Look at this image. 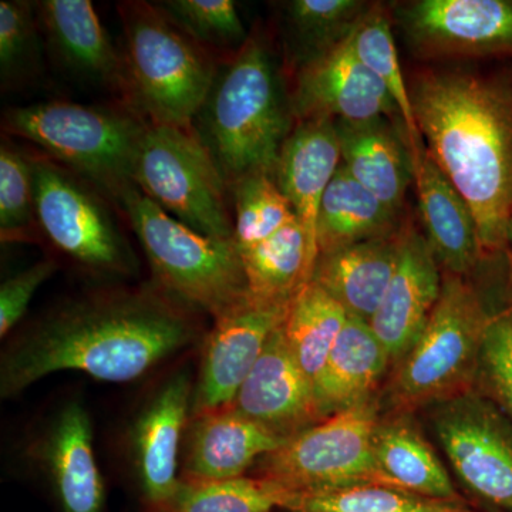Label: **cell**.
Returning <instances> with one entry per match:
<instances>
[{
  "label": "cell",
  "mask_w": 512,
  "mask_h": 512,
  "mask_svg": "<svg viewBox=\"0 0 512 512\" xmlns=\"http://www.w3.org/2000/svg\"><path fill=\"white\" fill-rule=\"evenodd\" d=\"M197 335L188 306L157 285L96 293L60 306L10 343L0 366V394L18 396L64 370L131 382Z\"/></svg>",
  "instance_id": "cell-1"
},
{
  "label": "cell",
  "mask_w": 512,
  "mask_h": 512,
  "mask_svg": "<svg viewBox=\"0 0 512 512\" xmlns=\"http://www.w3.org/2000/svg\"><path fill=\"white\" fill-rule=\"evenodd\" d=\"M427 153L476 218L483 255L508 248L512 218V90L466 72L426 73L410 86Z\"/></svg>",
  "instance_id": "cell-2"
},
{
  "label": "cell",
  "mask_w": 512,
  "mask_h": 512,
  "mask_svg": "<svg viewBox=\"0 0 512 512\" xmlns=\"http://www.w3.org/2000/svg\"><path fill=\"white\" fill-rule=\"evenodd\" d=\"M293 120L291 97L285 96L268 47L259 37L249 36L217 67L191 130L231 188L249 175L275 177Z\"/></svg>",
  "instance_id": "cell-3"
},
{
  "label": "cell",
  "mask_w": 512,
  "mask_h": 512,
  "mask_svg": "<svg viewBox=\"0 0 512 512\" xmlns=\"http://www.w3.org/2000/svg\"><path fill=\"white\" fill-rule=\"evenodd\" d=\"M3 127L42 148L116 204L128 188L136 187L134 168L148 128L136 114L45 101L9 109Z\"/></svg>",
  "instance_id": "cell-4"
},
{
  "label": "cell",
  "mask_w": 512,
  "mask_h": 512,
  "mask_svg": "<svg viewBox=\"0 0 512 512\" xmlns=\"http://www.w3.org/2000/svg\"><path fill=\"white\" fill-rule=\"evenodd\" d=\"M128 100L156 126L191 128L217 72L208 49L154 3L120 5Z\"/></svg>",
  "instance_id": "cell-5"
},
{
  "label": "cell",
  "mask_w": 512,
  "mask_h": 512,
  "mask_svg": "<svg viewBox=\"0 0 512 512\" xmlns=\"http://www.w3.org/2000/svg\"><path fill=\"white\" fill-rule=\"evenodd\" d=\"M117 205L146 252L158 288L214 319L247 298V278L235 241L187 227L137 187L128 188Z\"/></svg>",
  "instance_id": "cell-6"
},
{
  "label": "cell",
  "mask_w": 512,
  "mask_h": 512,
  "mask_svg": "<svg viewBox=\"0 0 512 512\" xmlns=\"http://www.w3.org/2000/svg\"><path fill=\"white\" fill-rule=\"evenodd\" d=\"M493 319L473 286L446 274L423 332L397 363L390 393L394 406L406 413L473 389Z\"/></svg>",
  "instance_id": "cell-7"
},
{
  "label": "cell",
  "mask_w": 512,
  "mask_h": 512,
  "mask_svg": "<svg viewBox=\"0 0 512 512\" xmlns=\"http://www.w3.org/2000/svg\"><path fill=\"white\" fill-rule=\"evenodd\" d=\"M134 185L158 207L208 237L234 241L229 185L191 128L148 123Z\"/></svg>",
  "instance_id": "cell-8"
},
{
  "label": "cell",
  "mask_w": 512,
  "mask_h": 512,
  "mask_svg": "<svg viewBox=\"0 0 512 512\" xmlns=\"http://www.w3.org/2000/svg\"><path fill=\"white\" fill-rule=\"evenodd\" d=\"M380 417L372 400L326 417L259 460L265 480L288 491L389 485L373 454Z\"/></svg>",
  "instance_id": "cell-9"
},
{
  "label": "cell",
  "mask_w": 512,
  "mask_h": 512,
  "mask_svg": "<svg viewBox=\"0 0 512 512\" xmlns=\"http://www.w3.org/2000/svg\"><path fill=\"white\" fill-rule=\"evenodd\" d=\"M30 164L40 231L86 268L131 274L133 254L99 191L47 156L32 157Z\"/></svg>",
  "instance_id": "cell-10"
},
{
  "label": "cell",
  "mask_w": 512,
  "mask_h": 512,
  "mask_svg": "<svg viewBox=\"0 0 512 512\" xmlns=\"http://www.w3.org/2000/svg\"><path fill=\"white\" fill-rule=\"evenodd\" d=\"M434 433L458 480L471 494L512 512V421L480 390L436 404Z\"/></svg>",
  "instance_id": "cell-11"
},
{
  "label": "cell",
  "mask_w": 512,
  "mask_h": 512,
  "mask_svg": "<svg viewBox=\"0 0 512 512\" xmlns=\"http://www.w3.org/2000/svg\"><path fill=\"white\" fill-rule=\"evenodd\" d=\"M291 305L248 295L215 318L192 396L194 416L232 406L269 339L284 325Z\"/></svg>",
  "instance_id": "cell-12"
},
{
  "label": "cell",
  "mask_w": 512,
  "mask_h": 512,
  "mask_svg": "<svg viewBox=\"0 0 512 512\" xmlns=\"http://www.w3.org/2000/svg\"><path fill=\"white\" fill-rule=\"evenodd\" d=\"M291 107L298 123L400 120L386 87L356 56L350 36L299 67Z\"/></svg>",
  "instance_id": "cell-13"
},
{
  "label": "cell",
  "mask_w": 512,
  "mask_h": 512,
  "mask_svg": "<svg viewBox=\"0 0 512 512\" xmlns=\"http://www.w3.org/2000/svg\"><path fill=\"white\" fill-rule=\"evenodd\" d=\"M404 35L426 56L512 52V0H416L397 13Z\"/></svg>",
  "instance_id": "cell-14"
},
{
  "label": "cell",
  "mask_w": 512,
  "mask_h": 512,
  "mask_svg": "<svg viewBox=\"0 0 512 512\" xmlns=\"http://www.w3.org/2000/svg\"><path fill=\"white\" fill-rule=\"evenodd\" d=\"M232 407L286 440L326 419L315 384L292 355L282 326L269 339Z\"/></svg>",
  "instance_id": "cell-15"
},
{
  "label": "cell",
  "mask_w": 512,
  "mask_h": 512,
  "mask_svg": "<svg viewBox=\"0 0 512 512\" xmlns=\"http://www.w3.org/2000/svg\"><path fill=\"white\" fill-rule=\"evenodd\" d=\"M443 288L439 262L413 227L400 234L399 259L389 288L369 326L399 363L423 332Z\"/></svg>",
  "instance_id": "cell-16"
},
{
  "label": "cell",
  "mask_w": 512,
  "mask_h": 512,
  "mask_svg": "<svg viewBox=\"0 0 512 512\" xmlns=\"http://www.w3.org/2000/svg\"><path fill=\"white\" fill-rule=\"evenodd\" d=\"M194 396L191 376L181 372L161 387L133 431L134 463L144 498L154 511L173 498L181 478L178 453Z\"/></svg>",
  "instance_id": "cell-17"
},
{
  "label": "cell",
  "mask_w": 512,
  "mask_h": 512,
  "mask_svg": "<svg viewBox=\"0 0 512 512\" xmlns=\"http://www.w3.org/2000/svg\"><path fill=\"white\" fill-rule=\"evenodd\" d=\"M37 19L53 52L74 73L127 97L128 77L120 56L90 0L36 2Z\"/></svg>",
  "instance_id": "cell-18"
},
{
  "label": "cell",
  "mask_w": 512,
  "mask_h": 512,
  "mask_svg": "<svg viewBox=\"0 0 512 512\" xmlns=\"http://www.w3.org/2000/svg\"><path fill=\"white\" fill-rule=\"evenodd\" d=\"M184 463V480L245 477V471L285 443L284 437L239 414L234 407L194 416Z\"/></svg>",
  "instance_id": "cell-19"
},
{
  "label": "cell",
  "mask_w": 512,
  "mask_h": 512,
  "mask_svg": "<svg viewBox=\"0 0 512 512\" xmlns=\"http://www.w3.org/2000/svg\"><path fill=\"white\" fill-rule=\"evenodd\" d=\"M413 174L424 237L441 268L464 278L484 256L476 218L427 150L413 157Z\"/></svg>",
  "instance_id": "cell-20"
},
{
  "label": "cell",
  "mask_w": 512,
  "mask_h": 512,
  "mask_svg": "<svg viewBox=\"0 0 512 512\" xmlns=\"http://www.w3.org/2000/svg\"><path fill=\"white\" fill-rule=\"evenodd\" d=\"M342 165L335 120L299 121L286 138L275 168V180L312 247L319 252L316 225L326 188Z\"/></svg>",
  "instance_id": "cell-21"
},
{
  "label": "cell",
  "mask_w": 512,
  "mask_h": 512,
  "mask_svg": "<svg viewBox=\"0 0 512 512\" xmlns=\"http://www.w3.org/2000/svg\"><path fill=\"white\" fill-rule=\"evenodd\" d=\"M392 121L335 123L343 167L377 200L399 212L414 177L413 157L407 136L400 137Z\"/></svg>",
  "instance_id": "cell-22"
},
{
  "label": "cell",
  "mask_w": 512,
  "mask_h": 512,
  "mask_svg": "<svg viewBox=\"0 0 512 512\" xmlns=\"http://www.w3.org/2000/svg\"><path fill=\"white\" fill-rule=\"evenodd\" d=\"M399 248L400 234H394L319 254L312 281L350 318L370 323L396 271Z\"/></svg>",
  "instance_id": "cell-23"
},
{
  "label": "cell",
  "mask_w": 512,
  "mask_h": 512,
  "mask_svg": "<svg viewBox=\"0 0 512 512\" xmlns=\"http://www.w3.org/2000/svg\"><path fill=\"white\" fill-rule=\"evenodd\" d=\"M45 457L63 512L103 511L106 491L94 458L92 421L82 404H67L56 417Z\"/></svg>",
  "instance_id": "cell-24"
},
{
  "label": "cell",
  "mask_w": 512,
  "mask_h": 512,
  "mask_svg": "<svg viewBox=\"0 0 512 512\" xmlns=\"http://www.w3.org/2000/svg\"><path fill=\"white\" fill-rule=\"evenodd\" d=\"M392 357L369 323L348 318L315 389L326 417L372 400Z\"/></svg>",
  "instance_id": "cell-25"
},
{
  "label": "cell",
  "mask_w": 512,
  "mask_h": 512,
  "mask_svg": "<svg viewBox=\"0 0 512 512\" xmlns=\"http://www.w3.org/2000/svg\"><path fill=\"white\" fill-rule=\"evenodd\" d=\"M373 454L392 487L436 500L464 501L434 448L406 416L379 420Z\"/></svg>",
  "instance_id": "cell-26"
},
{
  "label": "cell",
  "mask_w": 512,
  "mask_h": 512,
  "mask_svg": "<svg viewBox=\"0 0 512 512\" xmlns=\"http://www.w3.org/2000/svg\"><path fill=\"white\" fill-rule=\"evenodd\" d=\"M248 292L259 301L291 303L312 281L319 252L301 222L293 221L254 247L239 251Z\"/></svg>",
  "instance_id": "cell-27"
},
{
  "label": "cell",
  "mask_w": 512,
  "mask_h": 512,
  "mask_svg": "<svg viewBox=\"0 0 512 512\" xmlns=\"http://www.w3.org/2000/svg\"><path fill=\"white\" fill-rule=\"evenodd\" d=\"M397 212L377 200L340 165L320 202L316 239L319 254L369 239L397 234Z\"/></svg>",
  "instance_id": "cell-28"
},
{
  "label": "cell",
  "mask_w": 512,
  "mask_h": 512,
  "mask_svg": "<svg viewBox=\"0 0 512 512\" xmlns=\"http://www.w3.org/2000/svg\"><path fill=\"white\" fill-rule=\"evenodd\" d=\"M349 315L325 289L309 282L292 301L282 330L286 343L313 384L319 379Z\"/></svg>",
  "instance_id": "cell-29"
},
{
  "label": "cell",
  "mask_w": 512,
  "mask_h": 512,
  "mask_svg": "<svg viewBox=\"0 0 512 512\" xmlns=\"http://www.w3.org/2000/svg\"><path fill=\"white\" fill-rule=\"evenodd\" d=\"M281 510L288 512H477L464 501L436 500L382 484L328 490H285Z\"/></svg>",
  "instance_id": "cell-30"
},
{
  "label": "cell",
  "mask_w": 512,
  "mask_h": 512,
  "mask_svg": "<svg viewBox=\"0 0 512 512\" xmlns=\"http://www.w3.org/2000/svg\"><path fill=\"white\" fill-rule=\"evenodd\" d=\"M350 43L360 62L375 74L392 97L400 120L406 128L412 156H417L424 150L421 144L423 138L414 117L412 94L404 79L392 26L380 6H370L350 33Z\"/></svg>",
  "instance_id": "cell-31"
},
{
  "label": "cell",
  "mask_w": 512,
  "mask_h": 512,
  "mask_svg": "<svg viewBox=\"0 0 512 512\" xmlns=\"http://www.w3.org/2000/svg\"><path fill=\"white\" fill-rule=\"evenodd\" d=\"M369 9V3L359 0H292L286 3V28L298 69L348 39Z\"/></svg>",
  "instance_id": "cell-32"
},
{
  "label": "cell",
  "mask_w": 512,
  "mask_h": 512,
  "mask_svg": "<svg viewBox=\"0 0 512 512\" xmlns=\"http://www.w3.org/2000/svg\"><path fill=\"white\" fill-rule=\"evenodd\" d=\"M285 488L265 478L184 480L156 512H272L282 507Z\"/></svg>",
  "instance_id": "cell-33"
},
{
  "label": "cell",
  "mask_w": 512,
  "mask_h": 512,
  "mask_svg": "<svg viewBox=\"0 0 512 512\" xmlns=\"http://www.w3.org/2000/svg\"><path fill=\"white\" fill-rule=\"evenodd\" d=\"M234 198V241L244 251L299 221L274 175L254 174L229 188Z\"/></svg>",
  "instance_id": "cell-34"
},
{
  "label": "cell",
  "mask_w": 512,
  "mask_h": 512,
  "mask_svg": "<svg viewBox=\"0 0 512 512\" xmlns=\"http://www.w3.org/2000/svg\"><path fill=\"white\" fill-rule=\"evenodd\" d=\"M154 5L205 49L238 52L248 40L247 30L232 0H164Z\"/></svg>",
  "instance_id": "cell-35"
},
{
  "label": "cell",
  "mask_w": 512,
  "mask_h": 512,
  "mask_svg": "<svg viewBox=\"0 0 512 512\" xmlns=\"http://www.w3.org/2000/svg\"><path fill=\"white\" fill-rule=\"evenodd\" d=\"M40 25L35 3L0 2V77L3 86L29 82L40 72Z\"/></svg>",
  "instance_id": "cell-36"
},
{
  "label": "cell",
  "mask_w": 512,
  "mask_h": 512,
  "mask_svg": "<svg viewBox=\"0 0 512 512\" xmlns=\"http://www.w3.org/2000/svg\"><path fill=\"white\" fill-rule=\"evenodd\" d=\"M40 229L30 158L3 143L0 148V234L3 242L29 241Z\"/></svg>",
  "instance_id": "cell-37"
},
{
  "label": "cell",
  "mask_w": 512,
  "mask_h": 512,
  "mask_svg": "<svg viewBox=\"0 0 512 512\" xmlns=\"http://www.w3.org/2000/svg\"><path fill=\"white\" fill-rule=\"evenodd\" d=\"M477 383L512 421V311L497 313L485 336Z\"/></svg>",
  "instance_id": "cell-38"
},
{
  "label": "cell",
  "mask_w": 512,
  "mask_h": 512,
  "mask_svg": "<svg viewBox=\"0 0 512 512\" xmlns=\"http://www.w3.org/2000/svg\"><path fill=\"white\" fill-rule=\"evenodd\" d=\"M57 264L52 259L36 262L0 286V335H6L18 325L28 311L30 301L40 285L55 274Z\"/></svg>",
  "instance_id": "cell-39"
},
{
  "label": "cell",
  "mask_w": 512,
  "mask_h": 512,
  "mask_svg": "<svg viewBox=\"0 0 512 512\" xmlns=\"http://www.w3.org/2000/svg\"><path fill=\"white\" fill-rule=\"evenodd\" d=\"M508 248H510L511 256H512V218L510 224V232H508Z\"/></svg>",
  "instance_id": "cell-40"
}]
</instances>
